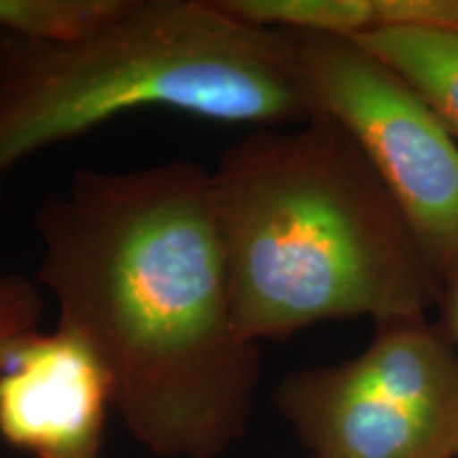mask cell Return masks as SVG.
I'll list each match as a JSON object with an SVG mask.
<instances>
[{"label":"cell","mask_w":458,"mask_h":458,"mask_svg":"<svg viewBox=\"0 0 458 458\" xmlns=\"http://www.w3.org/2000/svg\"><path fill=\"white\" fill-rule=\"evenodd\" d=\"M34 280L111 377L157 458H221L249 433L259 344L236 327L208 165L79 168L34 210Z\"/></svg>","instance_id":"obj_1"},{"label":"cell","mask_w":458,"mask_h":458,"mask_svg":"<svg viewBox=\"0 0 458 458\" xmlns=\"http://www.w3.org/2000/svg\"><path fill=\"white\" fill-rule=\"evenodd\" d=\"M210 185L244 340L261 346L337 318H418L444 293L374 165L329 114L246 130Z\"/></svg>","instance_id":"obj_2"},{"label":"cell","mask_w":458,"mask_h":458,"mask_svg":"<svg viewBox=\"0 0 458 458\" xmlns=\"http://www.w3.org/2000/svg\"><path fill=\"white\" fill-rule=\"evenodd\" d=\"M145 111L246 130L317 113L295 34L244 24L219 0H119L64 38L0 28V227L17 165Z\"/></svg>","instance_id":"obj_3"},{"label":"cell","mask_w":458,"mask_h":458,"mask_svg":"<svg viewBox=\"0 0 458 458\" xmlns=\"http://www.w3.org/2000/svg\"><path fill=\"white\" fill-rule=\"evenodd\" d=\"M308 458H458V351L425 317L377 325L351 360L274 394Z\"/></svg>","instance_id":"obj_4"},{"label":"cell","mask_w":458,"mask_h":458,"mask_svg":"<svg viewBox=\"0 0 458 458\" xmlns=\"http://www.w3.org/2000/svg\"><path fill=\"white\" fill-rule=\"evenodd\" d=\"M295 37L314 111L352 136L445 286L458 276V140L410 83L359 43Z\"/></svg>","instance_id":"obj_5"},{"label":"cell","mask_w":458,"mask_h":458,"mask_svg":"<svg viewBox=\"0 0 458 458\" xmlns=\"http://www.w3.org/2000/svg\"><path fill=\"white\" fill-rule=\"evenodd\" d=\"M113 386L105 360L57 325L20 337L0 369V439L30 458H102Z\"/></svg>","instance_id":"obj_6"},{"label":"cell","mask_w":458,"mask_h":458,"mask_svg":"<svg viewBox=\"0 0 458 458\" xmlns=\"http://www.w3.org/2000/svg\"><path fill=\"white\" fill-rule=\"evenodd\" d=\"M437 113L458 140V32L445 28L394 24L354 38Z\"/></svg>","instance_id":"obj_7"},{"label":"cell","mask_w":458,"mask_h":458,"mask_svg":"<svg viewBox=\"0 0 458 458\" xmlns=\"http://www.w3.org/2000/svg\"><path fill=\"white\" fill-rule=\"evenodd\" d=\"M244 24L301 37L354 41L380 26L377 0H219Z\"/></svg>","instance_id":"obj_8"},{"label":"cell","mask_w":458,"mask_h":458,"mask_svg":"<svg viewBox=\"0 0 458 458\" xmlns=\"http://www.w3.org/2000/svg\"><path fill=\"white\" fill-rule=\"evenodd\" d=\"M119 0H0V28L30 37H77L98 26Z\"/></svg>","instance_id":"obj_9"},{"label":"cell","mask_w":458,"mask_h":458,"mask_svg":"<svg viewBox=\"0 0 458 458\" xmlns=\"http://www.w3.org/2000/svg\"><path fill=\"white\" fill-rule=\"evenodd\" d=\"M45 293L34 278L21 274H0V369L11 346L30 331L41 327Z\"/></svg>","instance_id":"obj_10"},{"label":"cell","mask_w":458,"mask_h":458,"mask_svg":"<svg viewBox=\"0 0 458 458\" xmlns=\"http://www.w3.org/2000/svg\"><path fill=\"white\" fill-rule=\"evenodd\" d=\"M377 7L380 26L411 24L458 32V0H377Z\"/></svg>","instance_id":"obj_11"},{"label":"cell","mask_w":458,"mask_h":458,"mask_svg":"<svg viewBox=\"0 0 458 458\" xmlns=\"http://www.w3.org/2000/svg\"><path fill=\"white\" fill-rule=\"evenodd\" d=\"M444 314H445V334L458 351V276L444 286Z\"/></svg>","instance_id":"obj_12"}]
</instances>
